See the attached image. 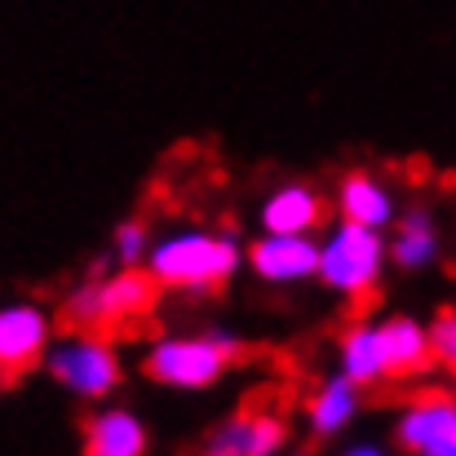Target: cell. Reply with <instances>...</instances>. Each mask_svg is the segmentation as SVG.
Masks as SVG:
<instances>
[{
	"mask_svg": "<svg viewBox=\"0 0 456 456\" xmlns=\"http://www.w3.org/2000/svg\"><path fill=\"white\" fill-rule=\"evenodd\" d=\"M359 408H363L359 386L346 372H332L305 395V426H310L314 439H337L341 430L354 426Z\"/></svg>",
	"mask_w": 456,
	"mask_h": 456,
	"instance_id": "5bb4252c",
	"label": "cell"
},
{
	"mask_svg": "<svg viewBox=\"0 0 456 456\" xmlns=\"http://www.w3.org/2000/svg\"><path fill=\"white\" fill-rule=\"evenodd\" d=\"M151 430L125 403H98L85 421V456H147Z\"/></svg>",
	"mask_w": 456,
	"mask_h": 456,
	"instance_id": "7c38bea8",
	"label": "cell"
},
{
	"mask_svg": "<svg viewBox=\"0 0 456 456\" xmlns=\"http://www.w3.org/2000/svg\"><path fill=\"white\" fill-rule=\"evenodd\" d=\"M332 213L354 222V226H372V231H390L399 222V195L395 186L372 173V168H346L337 177V191H332Z\"/></svg>",
	"mask_w": 456,
	"mask_h": 456,
	"instance_id": "8fae6325",
	"label": "cell"
},
{
	"mask_svg": "<svg viewBox=\"0 0 456 456\" xmlns=\"http://www.w3.org/2000/svg\"><path fill=\"white\" fill-rule=\"evenodd\" d=\"M395 444L408 456H456V395L430 390L399 408Z\"/></svg>",
	"mask_w": 456,
	"mask_h": 456,
	"instance_id": "ba28073f",
	"label": "cell"
},
{
	"mask_svg": "<svg viewBox=\"0 0 456 456\" xmlns=\"http://www.w3.org/2000/svg\"><path fill=\"white\" fill-rule=\"evenodd\" d=\"M289 452V421L266 408H244L226 417L208 439L200 456H284Z\"/></svg>",
	"mask_w": 456,
	"mask_h": 456,
	"instance_id": "30bf717a",
	"label": "cell"
},
{
	"mask_svg": "<svg viewBox=\"0 0 456 456\" xmlns=\"http://www.w3.org/2000/svg\"><path fill=\"white\" fill-rule=\"evenodd\" d=\"M430 350L439 368L456 372V310H444L439 319H430Z\"/></svg>",
	"mask_w": 456,
	"mask_h": 456,
	"instance_id": "e0dca14e",
	"label": "cell"
},
{
	"mask_svg": "<svg viewBox=\"0 0 456 456\" xmlns=\"http://www.w3.org/2000/svg\"><path fill=\"white\" fill-rule=\"evenodd\" d=\"M244 248L248 244L235 231L182 222V226H168V231H159L151 240L147 271L155 275L159 289L208 297V293L226 289L244 271Z\"/></svg>",
	"mask_w": 456,
	"mask_h": 456,
	"instance_id": "6da1fadb",
	"label": "cell"
},
{
	"mask_svg": "<svg viewBox=\"0 0 456 456\" xmlns=\"http://www.w3.org/2000/svg\"><path fill=\"white\" fill-rule=\"evenodd\" d=\"M40 368L53 377V386H62L80 403H107L125 386V354H120V346L107 332H94V328L58 332Z\"/></svg>",
	"mask_w": 456,
	"mask_h": 456,
	"instance_id": "8992f818",
	"label": "cell"
},
{
	"mask_svg": "<svg viewBox=\"0 0 456 456\" xmlns=\"http://www.w3.org/2000/svg\"><path fill=\"white\" fill-rule=\"evenodd\" d=\"M53 314L49 305L18 297V302L0 305V372H27L36 363H45L49 346H53Z\"/></svg>",
	"mask_w": 456,
	"mask_h": 456,
	"instance_id": "9c48e42d",
	"label": "cell"
},
{
	"mask_svg": "<svg viewBox=\"0 0 456 456\" xmlns=\"http://www.w3.org/2000/svg\"><path fill=\"white\" fill-rule=\"evenodd\" d=\"M284 456H305V452H284Z\"/></svg>",
	"mask_w": 456,
	"mask_h": 456,
	"instance_id": "d6986e66",
	"label": "cell"
},
{
	"mask_svg": "<svg viewBox=\"0 0 456 456\" xmlns=\"http://www.w3.org/2000/svg\"><path fill=\"white\" fill-rule=\"evenodd\" d=\"M439 226L430 208H408L399 213V222L390 226V266L399 271H430L439 262Z\"/></svg>",
	"mask_w": 456,
	"mask_h": 456,
	"instance_id": "9a60e30c",
	"label": "cell"
},
{
	"mask_svg": "<svg viewBox=\"0 0 456 456\" xmlns=\"http://www.w3.org/2000/svg\"><path fill=\"white\" fill-rule=\"evenodd\" d=\"M240 359V337L226 328L159 332L142 346V372L164 390H208Z\"/></svg>",
	"mask_w": 456,
	"mask_h": 456,
	"instance_id": "3957f363",
	"label": "cell"
},
{
	"mask_svg": "<svg viewBox=\"0 0 456 456\" xmlns=\"http://www.w3.org/2000/svg\"><path fill=\"white\" fill-rule=\"evenodd\" d=\"M159 302V284L147 266H102L94 275H85L67 297H62V319L71 328H125L142 314H151Z\"/></svg>",
	"mask_w": 456,
	"mask_h": 456,
	"instance_id": "277c9868",
	"label": "cell"
},
{
	"mask_svg": "<svg viewBox=\"0 0 456 456\" xmlns=\"http://www.w3.org/2000/svg\"><path fill=\"white\" fill-rule=\"evenodd\" d=\"M435 363L430 350V323L417 314H381L359 319L337 341V372H346L359 390L417 377Z\"/></svg>",
	"mask_w": 456,
	"mask_h": 456,
	"instance_id": "7a4b0ae2",
	"label": "cell"
},
{
	"mask_svg": "<svg viewBox=\"0 0 456 456\" xmlns=\"http://www.w3.org/2000/svg\"><path fill=\"white\" fill-rule=\"evenodd\" d=\"M390 266V235L372 226H354L346 217L323 222L319 231V284L346 302H363L377 293L381 275Z\"/></svg>",
	"mask_w": 456,
	"mask_h": 456,
	"instance_id": "5b68a950",
	"label": "cell"
},
{
	"mask_svg": "<svg viewBox=\"0 0 456 456\" xmlns=\"http://www.w3.org/2000/svg\"><path fill=\"white\" fill-rule=\"evenodd\" d=\"M337 456H395L386 444H350V448H341Z\"/></svg>",
	"mask_w": 456,
	"mask_h": 456,
	"instance_id": "ac0fdd59",
	"label": "cell"
},
{
	"mask_svg": "<svg viewBox=\"0 0 456 456\" xmlns=\"http://www.w3.org/2000/svg\"><path fill=\"white\" fill-rule=\"evenodd\" d=\"M244 271L271 289H297L319 275V235H289V231H262L244 248Z\"/></svg>",
	"mask_w": 456,
	"mask_h": 456,
	"instance_id": "52a82bcc",
	"label": "cell"
},
{
	"mask_svg": "<svg viewBox=\"0 0 456 456\" xmlns=\"http://www.w3.org/2000/svg\"><path fill=\"white\" fill-rule=\"evenodd\" d=\"M262 231H289V235H319L328 222V200L310 182H284L275 186L257 208Z\"/></svg>",
	"mask_w": 456,
	"mask_h": 456,
	"instance_id": "4fadbf2b",
	"label": "cell"
},
{
	"mask_svg": "<svg viewBox=\"0 0 456 456\" xmlns=\"http://www.w3.org/2000/svg\"><path fill=\"white\" fill-rule=\"evenodd\" d=\"M0 377H4V372H0Z\"/></svg>",
	"mask_w": 456,
	"mask_h": 456,
	"instance_id": "ffe728a7",
	"label": "cell"
},
{
	"mask_svg": "<svg viewBox=\"0 0 456 456\" xmlns=\"http://www.w3.org/2000/svg\"><path fill=\"white\" fill-rule=\"evenodd\" d=\"M151 226L142 217H129L111 231V248H107V262L111 266H147V253H151Z\"/></svg>",
	"mask_w": 456,
	"mask_h": 456,
	"instance_id": "2e32d148",
	"label": "cell"
}]
</instances>
